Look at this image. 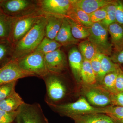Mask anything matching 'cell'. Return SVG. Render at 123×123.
I'll return each instance as SVG.
<instances>
[{"label": "cell", "instance_id": "10", "mask_svg": "<svg viewBox=\"0 0 123 123\" xmlns=\"http://www.w3.org/2000/svg\"><path fill=\"white\" fill-rule=\"evenodd\" d=\"M40 11L45 15L66 18L71 5V0H36Z\"/></svg>", "mask_w": 123, "mask_h": 123}, {"label": "cell", "instance_id": "35", "mask_svg": "<svg viewBox=\"0 0 123 123\" xmlns=\"http://www.w3.org/2000/svg\"><path fill=\"white\" fill-rule=\"evenodd\" d=\"M111 105L123 107V92L111 93Z\"/></svg>", "mask_w": 123, "mask_h": 123}, {"label": "cell", "instance_id": "37", "mask_svg": "<svg viewBox=\"0 0 123 123\" xmlns=\"http://www.w3.org/2000/svg\"><path fill=\"white\" fill-rule=\"evenodd\" d=\"M115 88L117 92H123V71L121 68L116 80Z\"/></svg>", "mask_w": 123, "mask_h": 123}, {"label": "cell", "instance_id": "7", "mask_svg": "<svg viewBox=\"0 0 123 123\" xmlns=\"http://www.w3.org/2000/svg\"><path fill=\"white\" fill-rule=\"evenodd\" d=\"M88 40L95 46L98 52L109 56L112 53V45L108 40V28L101 22L93 23L89 28Z\"/></svg>", "mask_w": 123, "mask_h": 123}, {"label": "cell", "instance_id": "6", "mask_svg": "<svg viewBox=\"0 0 123 123\" xmlns=\"http://www.w3.org/2000/svg\"><path fill=\"white\" fill-rule=\"evenodd\" d=\"M43 15L41 12H38L20 17L13 18L8 40L13 47L30 30Z\"/></svg>", "mask_w": 123, "mask_h": 123}, {"label": "cell", "instance_id": "16", "mask_svg": "<svg viewBox=\"0 0 123 123\" xmlns=\"http://www.w3.org/2000/svg\"><path fill=\"white\" fill-rule=\"evenodd\" d=\"M75 123H115L109 116L103 113H92L76 116L71 118Z\"/></svg>", "mask_w": 123, "mask_h": 123}, {"label": "cell", "instance_id": "31", "mask_svg": "<svg viewBox=\"0 0 123 123\" xmlns=\"http://www.w3.org/2000/svg\"><path fill=\"white\" fill-rule=\"evenodd\" d=\"M17 81L0 85V102L10 96L15 91Z\"/></svg>", "mask_w": 123, "mask_h": 123}, {"label": "cell", "instance_id": "27", "mask_svg": "<svg viewBox=\"0 0 123 123\" xmlns=\"http://www.w3.org/2000/svg\"><path fill=\"white\" fill-rule=\"evenodd\" d=\"M77 48L83 59L87 60L90 61L96 53L99 52L94 44L88 40L79 43Z\"/></svg>", "mask_w": 123, "mask_h": 123}, {"label": "cell", "instance_id": "8", "mask_svg": "<svg viewBox=\"0 0 123 123\" xmlns=\"http://www.w3.org/2000/svg\"><path fill=\"white\" fill-rule=\"evenodd\" d=\"M15 61L21 68L34 74L36 77L43 78L49 73L44 55L40 52H33Z\"/></svg>", "mask_w": 123, "mask_h": 123}, {"label": "cell", "instance_id": "33", "mask_svg": "<svg viewBox=\"0 0 123 123\" xmlns=\"http://www.w3.org/2000/svg\"><path fill=\"white\" fill-rule=\"evenodd\" d=\"M18 113V110L11 112L0 110V123H12L16 119Z\"/></svg>", "mask_w": 123, "mask_h": 123}, {"label": "cell", "instance_id": "11", "mask_svg": "<svg viewBox=\"0 0 123 123\" xmlns=\"http://www.w3.org/2000/svg\"><path fill=\"white\" fill-rule=\"evenodd\" d=\"M32 76H36L21 68L15 60H10L0 68V85Z\"/></svg>", "mask_w": 123, "mask_h": 123}, {"label": "cell", "instance_id": "9", "mask_svg": "<svg viewBox=\"0 0 123 123\" xmlns=\"http://www.w3.org/2000/svg\"><path fill=\"white\" fill-rule=\"evenodd\" d=\"M18 111L17 123H48L39 104L24 102Z\"/></svg>", "mask_w": 123, "mask_h": 123}, {"label": "cell", "instance_id": "2", "mask_svg": "<svg viewBox=\"0 0 123 123\" xmlns=\"http://www.w3.org/2000/svg\"><path fill=\"white\" fill-rule=\"evenodd\" d=\"M63 75L49 72L43 78L46 86L47 104L63 103L72 95L73 90Z\"/></svg>", "mask_w": 123, "mask_h": 123}, {"label": "cell", "instance_id": "28", "mask_svg": "<svg viewBox=\"0 0 123 123\" xmlns=\"http://www.w3.org/2000/svg\"><path fill=\"white\" fill-rule=\"evenodd\" d=\"M120 68L116 71L108 74L104 76L99 84L111 93H115L117 92L116 89L115 82Z\"/></svg>", "mask_w": 123, "mask_h": 123}, {"label": "cell", "instance_id": "32", "mask_svg": "<svg viewBox=\"0 0 123 123\" xmlns=\"http://www.w3.org/2000/svg\"><path fill=\"white\" fill-rule=\"evenodd\" d=\"M107 6L98 9L89 14L92 23L101 22L105 18L107 14Z\"/></svg>", "mask_w": 123, "mask_h": 123}, {"label": "cell", "instance_id": "30", "mask_svg": "<svg viewBox=\"0 0 123 123\" xmlns=\"http://www.w3.org/2000/svg\"><path fill=\"white\" fill-rule=\"evenodd\" d=\"M104 114L109 116L113 119H123V107L110 105L103 108Z\"/></svg>", "mask_w": 123, "mask_h": 123}, {"label": "cell", "instance_id": "38", "mask_svg": "<svg viewBox=\"0 0 123 123\" xmlns=\"http://www.w3.org/2000/svg\"><path fill=\"white\" fill-rule=\"evenodd\" d=\"M110 58L115 63L118 65L123 64V49L119 51L116 52Z\"/></svg>", "mask_w": 123, "mask_h": 123}, {"label": "cell", "instance_id": "23", "mask_svg": "<svg viewBox=\"0 0 123 123\" xmlns=\"http://www.w3.org/2000/svg\"><path fill=\"white\" fill-rule=\"evenodd\" d=\"M66 18L70 24L74 37L78 40L88 38L90 35L89 28L83 26L70 18Z\"/></svg>", "mask_w": 123, "mask_h": 123}, {"label": "cell", "instance_id": "17", "mask_svg": "<svg viewBox=\"0 0 123 123\" xmlns=\"http://www.w3.org/2000/svg\"><path fill=\"white\" fill-rule=\"evenodd\" d=\"M111 36V43L116 52L123 49V25L117 22L111 24L108 27Z\"/></svg>", "mask_w": 123, "mask_h": 123}, {"label": "cell", "instance_id": "40", "mask_svg": "<svg viewBox=\"0 0 123 123\" xmlns=\"http://www.w3.org/2000/svg\"><path fill=\"white\" fill-rule=\"evenodd\" d=\"M1 11L0 10V13H1Z\"/></svg>", "mask_w": 123, "mask_h": 123}, {"label": "cell", "instance_id": "3", "mask_svg": "<svg viewBox=\"0 0 123 123\" xmlns=\"http://www.w3.org/2000/svg\"><path fill=\"white\" fill-rule=\"evenodd\" d=\"M51 109L62 116L72 118L76 116L92 113H103V108L91 105L84 97L81 96L75 102L58 104H47Z\"/></svg>", "mask_w": 123, "mask_h": 123}, {"label": "cell", "instance_id": "15", "mask_svg": "<svg viewBox=\"0 0 123 123\" xmlns=\"http://www.w3.org/2000/svg\"><path fill=\"white\" fill-rule=\"evenodd\" d=\"M55 40L62 46L68 47L79 43V40L74 37L70 24L66 18H64L61 27Z\"/></svg>", "mask_w": 123, "mask_h": 123}, {"label": "cell", "instance_id": "4", "mask_svg": "<svg viewBox=\"0 0 123 123\" xmlns=\"http://www.w3.org/2000/svg\"><path fill=\"white\" fill-rule=\"evenodd\" d=\"M0 10L2 13L12 18L40 12L36 0H0Z\"/></svg>", "mask_w": 123, "mask_h": 123}, {"label": "cell", "instance_id": "20", "mask_svg": "<svg viewBox=\"0 0 123 123\" xmlns=\"http://www.w3.org/2000/svg\"><path fill=\"white\" fill-rule=\"evenodd\" d=\"M119 68V65L114 63L110 57L103 54L100 70L97 77V83L100 84L106 75L116 71Z\"/></svg>", "mask_w": 123, "mask_h": 123}, {"label": "cell", "instance_id": "12", "mask_svg": "<svg viewBox=\"0 0 123 123\" xmlns=\"http://www.w3.org/2000/svg\"><path fill=\"white\" fill-rule=\"evenodd\" d=\"M44 57L49 72L63 74L68 69L66 55L60 48L44 55Z\"/></svg>", "mask_w": 123, "mask_h": 123}, {"label": "cell", "instance_id": "13", "mask_svg": "<svg viewBox=\"0 0 123 123\" xmlns=\"http://www.w3.org/2000/svg\"><path fill=\"white\" fill-rule=\"evenodd\" d=\"M68 61L71 71L76 81L80 84V73L83 59L82 55L76 47L70 49L68 53Z\"/></svg>", "mask_w": 123, "mask_h": 123}, {"label": "cell", "instance_id": "14", "mask_svg": "<svg viewBox=\"0 0 123 123\" xmlns=\"http://www.w3.org/2000/svg\"><path fill=\"white\" fill-rule=\"evenodd\" d=\"M108 0H71V5L80 9L88 14L112 2Z\"/></svg>", "mask_w": 123, "mask_h": 123}, {"label": "cell", "instance_id": "29", "mask_svg": "<svg viewBox=\"0 0 123 123\" xmlns=\"http://www.w3.org/2000/svg\"><path fill=\"white\" fill-rule=\"evenodd\" d=\"M117 4V1H112L107 6L106 16L105 18L101 22L107 28L111 24L116 22V14Z\"/></svg>", "mask_w": 123, "mask_h": 123}, {"label": "cell", "instance_id": "39", "mask_svg": "<svg viewBox=\"0 0 123 123\" xmlns=\"http://www.w3.org/2000/svg\"><path fill=\"white\" fill-rule=\"evenodd\" d=\"M115 123H123V119H113Z\"/></svg>", "mask_w": 123, "mask_h": 123}, {"label": "cell", "instance_id": "36", "mask_svg": "<svg viewBox=\"0 0 123 123\" xmlns=\"http://www.w3.org/2000/svg\"><path fill=\"white\" fill-rule=\"evenodd\" d=\"M116 17V22L123 25V1H117Z\"/></svg>", "mask_w": 123, "mask_h": 123}, {"label": "cell", "instance_id": "19", "mask_svg": "<svg viewBox=\"0 0 123 123\" xmlns=\"http://www.w3.org/2000/svg\"><path fill=\"white\" fill-rule=\"evenodd\" d=\"M66 18L73 20L83 26L90 28L93 23L89 14L77 7L71 5Z\"/></svg>", "mask_w": 123, "mask_h": 123}, {"label": "cell", "instance_id": "34", "mask_svg": "<svg viewBox=\"0 0 123 123\" xmlns=\"http://www.w3.org/2000/svg\"><path fill=\"white\" fill-rule=\"evenodd\" d=\"M102 55L99 52H98L90 61L91 67L96 75V77L100 70Z\"/></svg>", "mask_w": 123, "mask_h": 123}, {"label": "cell", "instance_id": "25", "mask_svg": "<svg viewBox=\"0 0 123 123\" xmlns=\"http://www.w3.org/2000/svg\"><path fill=\"white\" fill-rule=\"evenodd\" d=\"M61 46V44L55 40L51 39L45 37L34 51L45 55L60 48Z\"/></svg>", "mask_w": 123, "mask_h": 123}, {"label": "cell", "instance_id": "18", "mask_svg": "<svg viewBox=\"0 0 123 123\" xmlns=\"http://www.w3.org/2000/svg\"><path fill=\"white\" fill-rule=\"evenodd\" d=\"M47 18L45 37L55 40L61 27L64 18L52 15H45Z\"/></svg>", "mask_w": 123, "mask_h": 123}, {"label": "cell", "instance_id": "21", "mask_svg": "<svg viewBox=\"0 0 123 123\" xmlns=\"http://www.w3.org/2000/svg\"><path fill=\"white\" fill-rule=\"evenodd\" d=\"M24 103L19 94L15 92L0 102V110L8 112L15 111Z\"/></svg>", "mask_w": 123, "mask_h": 123}, {"label": "cell", "instance_id": "1", "mask_svg": "<svg viewBox=\"0 0 123 123\" xmlns=\"http://www.w3.org/2000/svg\"><path fill=\"white\" fill-rule=\"evenodd\" d=\"M46 23L47 18L44 14L14 46L11 60H17L34 51L45 37Z\"/></svg>", "mask_w": 123, "mask_h": 123}, {"label": "cell", "instance_id": "24", "mask_svg": "<svg viewBox=\"0 0 123 123\" xmlns=\"http://www.w3.org/2000/svg\"><path fill=\"white\" fill-rule=\"evenodd\" d=\"M13 18L0 13V40H8L11 33Z\"/></svg>", "mask_w": 123, "mask_h": 123}, {"label": "cell", "instance_id": "26", "mask_svg": "<svg viewBox=\"0 0 123 123\" xmlns=\"http://www.w3.org/2000/svg\"><path fill=\"white\" fill-rule=\"evenodd\" d=\"M13 46L8 40H0V66L11 60Z\"/></svg>", "mask_w": 123, "mask_h": 123}, {"label": "cell", "instance_id": "5", "mask_svg": "<svg viewBox=\"0 0 123 123\" xmlns=\"http://www.w3.org/2000/svg\"><path fill=\"white\" fill-rule=\"evenodd\" d=\"M79 84L81 96L91 105L99 108L111 105V93L101 84L98 83L92 85L82 83Z\"/></svg>", "mask_w": 123, "mask_h": 123}, {"label": "cell", "instance_id": "22", "mask_svg": "<svg viewBox=\"0 0 123 123\" xmlns=\"http://www.w3.org/2000/svg\"><path fill=\"white\" fill-rule=\"evenodd\" d=\"M80 76L81 83L89 85L97 84V77L91 67L90 61L84 59L83 60Z\"/></svg>", "mask_w": 123, "mask_h": 123}]
</instances>
